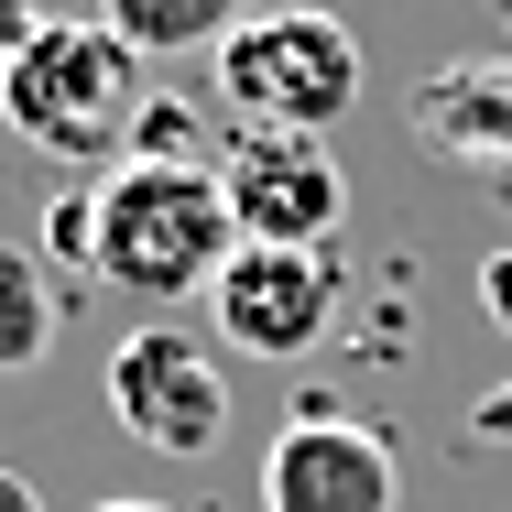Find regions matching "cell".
<instances>
[{"instance_id":"7","label":"cell","mask_w":512,"mask_h":512,"mask_svg":"<svg viewBox=\"0 0 512 512\" xmlns=\"http://www.w3.org/2000/svg\"><path fill=\"white\" fill-rule=\"evenodd\" d=\"M393 447L382 425L349 414H295L262 458V512H393Z\"/></svg>"},{"instance_id":"4","label":"cell","mask_w":512,"mask_h":512,"mask_svg":"<svg viewBox=\"0 0 512 512\" xmlns=\"http://www.w3.org/2000/svg\"><path fill=\"white\" fill-rule=\"evenodd\" d=\"M218 197H229L240 251H327V229L349 218V175L306 131H240L218 153Z\"/></svg>"},{"instance_id":"10","label":"cell","mask_w":512,"mask_h":512,"mask_svg":"<svg viewBox=\"0 0 512 512\" xmlns=\"http://www.w3.org/2000/svg\"><path fill=\"white\" fill-rule=\"evenodd\" d=\"M44 251H55V262H88V197H55V218H44Z\"/></svg>"},{"instance_id":"11","label":"cell","mask_w":512,"mask_h":512,"mask_svg":"<svg viewBox=\"0 0 512 512\" xmlns=\"http://www.w3.org/2000/svg\"><path fill=\"white\" fill-rule=\"evenodd\" d=\"M480 306H491V327H512V251L480 262Z\"/></svg>"},{"instance_id":"13","label":"cell","mask_w":512,"mask_h":512,"mask_svg":"<svg viewBox=\"0 0 512 512\" xmlns=\"http://www.w3.org/2000/svg\"><path fill=\"white\" fill-rule=\"evenodd\" d=\"M469 425H480V436H512V382H502V393H491L480 414H469Z\"/></svg>"},{"instance_id":"14","label":"cell","mask_w":512,"mask_h":512,"mask_svg":"<svg viewBox=\"0 0 512 512\" xmlns=\"http://www.w3.org/2000/svg\"><path fill=\"white\" fill-rule=\"evenodd\" d=\"M0 512H44V502H33V480H22V469H0Z\"/></svg>"},{"instance_id":"2","label":"cell","mask_w":512,"mask_h":512,"mask_svg":"<svg viewBox=\"0 0 512 512\" xmlns=\"http://www.w3.org/2000/svg\"><path fill=\"white\" fill-rule=\"evenodd\" d=\"M0 120H11L33 153H55V164H99V153H120V142L142 131V55L109 33L99 11L44 22V33L0 66Z\"/></svg>"},{"instance_id":"3","label":"cell","mask_w":512,"mask_h":512,"mask_svg":"<svg viewBox=\"0 0 512 512\" xmlns=\"http://www.w3.org/2000/svg\"><path fill=\"white\" fill-rule=\"evenodd\" d=\"M218 99L240 109V131L327 142V120H349L360 99V33L338 11H251L218 44Z\"/></svg>"},{"instance_id":"9","label":"cell","mask_w":512,"mask_h":512,"mask_svg":"<svg viewBox=\"0 0 512 512\" xmlns=\"http://www.w3.org/2000/svg\"><path fill=\"white\" fill-rule=\"evenodd\" d=\"M55 349V284L33 251H0V371H33Z\"/></svg>"},{"instance_id":"8","label":"cell","mask_w":512,"mask_h":512,"mask_svg":"<svg viewBox=\"0 0 512 512\" xmlns=\"http://www.w3.org/2000/svg\"><path fill=\"white\" fill-rule=\"evenodd\" d=\"M99 22L153 66V55H218L251 22V0H99Z\"/></svg>"},{"instance_id":"1","label":"cell","mask_w":512,"mask_h":512,"mask_svg":"<svg viewBox=\"0 0 512 512\" xmlns=\"http://www.w3.org/2000/svg\"><path fill=\"white\" fill-rule=\"evenodd\" d=\"M229 251H240V229L218 197V164L197 153H131L88 186V273L109 295H142V306L207 295L229 273Z\"/></svg>"},{"instance_id":"15","label":"cell","mask_w":512,"mask_h":512,"mask_svg":"<svg viewBox=\"0 0 512 512\" xmlns=\"http://www.w3.org/2000/svg\"><path fill=\"white\" fill-rule=\"evenodd\" d=\"M88 512H164V502H88Z\"/></svg>"},{"instance_id":"6","label":"cell","mask_w":512,"mask_h":512,"mask_svg":"<svg viewBox=\"0 0 512 512\" xmlns=\"http://www.w3.org/2000/svg\"><path fill=\"white\" fill-rule=\"evenodd\" d=\"M218 338L251 360H306L338 327V262L327 251H229V273L207 284Z\"/></svg>"},{"instance_id":"5","label":"cell","mask_w":512,"mask_h":512,"mask_svg":"<svg viewBox=\"0 0 512 512\" xmlns=\"http://www.w3.org/2000/svg\"><path fill=\"white\" fill-rule=\"evenodd\" d=\"M109 414H120L142 447H164V458H207V447L229 436V371L207 360L175 316H164V327H131V338L109 349Z\"/></svg>"},{"instance_id":"12","label":"cell","mask_w":512,"mask_h":512,"mask_svg":"<svg viewBox=\"0 0 512 512\" xmlns=\"http://www.w3.org/2000/svg\"><path fill=\"white\" fill-rule=\"evenodd\" d=\"M33 33H44V11H33V0H0V66H11Z\"/></svg>"}]
</instances>
